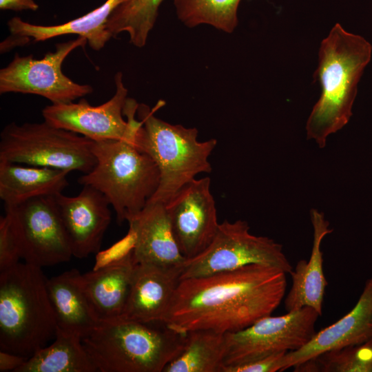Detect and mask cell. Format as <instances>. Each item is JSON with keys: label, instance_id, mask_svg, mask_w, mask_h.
<instances>
[{"label": "cell", "instance_id": "cb8c5ba5", "mask_svg": "<svg viewBox=\"0 0 372 372\" xmlns=\"http://www.w3.org/2000/svg\"><path fill=\"white\" fill-rule=\"evenodd\" d=\"M225 350V333L207 329L188 331L183 350L163 372H221Z\"/></svg>", "mask_w": 372, "mask_h": 372}, {"label": "cell", "instance_id": "8fae6325", "mask_svg": "<svg viewBox=\"0 0 372 372\" xmlns=\"http://www.w3.org/2000/svg\"><path fill=\"white\" fill-rule=\"evenodd\" d=\"M5 207L25 262L42 268L67 262L73 256L54 196Z\"/></svg>", "mask_w": 372, "mask_h": 372}, {"label": "cell", "instance_id": "8992f818", "mask_svg": "<svg viewBox=\"0 0 372 372\" xmlns=\"http://www.w3.org/2000/svg\"><path fill=\"white\" fill-rule=\"evenodd\" d=\"M93 169L78 178L101 192L113 207L116 221H130L156 192L160 172L154 161L129 139L93 141Z\"/></svg>", "mask_w": 372, "mask_h": 372}, {"label": "cell", "instance_id": "9c48e42d", "mask_svg": "<svg viewBox=\"0 0 372 372\" xmlns=\"http://www.w3.org/2000/svg\"><path fill=\"white\" fill-rule=\"evenodd\" d=\"M319 316L315 309L304 307L280 316H265L242 330L226 333L223 366L300 349L316 333Z\"/></svg>", "mask_w": 372, "mask_h": 372}, {"label": "cell", "instance_id": "2e32d148", "mask_svg": "<svg viewBox=\"0 0 372 372\" xmlns=\"http://www.w3.org/2000/svg\"><path fill=\"white\" fill-rule=\"evenodd\" d=\"M128 223L135 264L183 267L187 259L175 238L165 203H147Z\"/></svg>", "mask_w": 372, "mask_h": 372}, {"label": "cell", "instance_id": "e0dca14e", "mask_svg": "<svg viewBox=\"0 0 372 372\" xmlns=\"http://www.w3.org/2000/svg\"><path fill=\"white\" fill-rule=\"evenodd\" d=\"M183 268L135 264L127 301L117 320L164 322Z\"/></svg>", "mask_w": 372, "mask_h": 372}, {"label": "cell", "instance_id": "1f68e13d", "mask_svg": "<svg viewBox=\"0 0 372 372\" xmlns=\"http://www.w3.org/2000/svg\"><path fill=\"white\" fill-rule=\"evenodd\" d=\"M370 325H371V329H372V319H371V320Z\"/></svg>", "mask_w": 372, "mask_h": 372}, {"label": "cell", "instance_id": "ffe728a7", "mask_svg": "<svg viewBox=\"0 0 372 372\" xmlns=\"http://www.w3.org/2000/svg\"><path fill=\"white\" fill-rule=\"evenodd\" d=\"M127 1L107 0L90 12L59 25H35L14 17L8 21V27L17 45L26 43L30 38L38 42L61 35L76 34L85 38L91 48L99 50L112 37L107 28L108 19L114 10Z\"/></svg>", "mask_w": 372, "mask_h": 372}, {"label": "cell", "instance_id": "f546056e", "mask_svg": "<svg viewBox=\"0 0 372 372\" xmlns=\"http://www.w3.org/2000/svg\"><path fill=\"white\" fill-rule=\"evenodd\" d=\"M28 360V358L0 350V371H15Z\"/></svg>", "mask_w": 372, "mask_h": 372}, {"label": "cell", "instance_id": "83f0119b", "mask_svg": "<svg viewBox=\"0 0 372 372\" xmlns=\"http://www.w3.org/2000/svg\"><path fill=\"white\" fill-rule=\"evenodd\" d=\"M21 258L17 236L10 219L6 214L0 218V272L19 263Z\"/></svg>", "mask_w": 372, "mask_h": 372}, {"label": "cell", "instance_id": "7c38bea8", "mask_svg": "<svg viewBox=\"0 0 372 372\" xmlns=\"http://www.w3.org/2000/svg\"><path fill=\"white\" fill-rule=\"evenodd\" d=\"M114 81L115 94L105 103L93 106L82 99L78 103L47 105L41 112L44 121L93 141L132 138L134 126L123 117L128 90L121 72L116 74Z\"/></svg>", "mask_w": 372, "mask_h": 372}, {"label": "cell", "instance_id": "3957f363", "mask_svg": "<svg viewBox=\"0 0 372 372\" xmlns=\"http://www.w3.org/2000/svg\"><path fill=\"white\" fill-rule=\"evenodd\" d=\"M187 332L165 322L116 320L81 338L99 372H163L183 350Z\"/></svg>", "mask_w": 372, "mask_h": 372}, {"label": "cell", "instance_id": "ac0fdd59", "mask_svg": "<svg viewBox=\"0 0 372 372\" xmlns=\"http://www.w3.org/2000/svg\"><path fill=\"white\" fill-rule=\"evenodd\" d=\"M135 263L132 249L122 258L81 275V282L99 322H112L123 314Z\"/></svg>", "mask_w": 372, "mask_h": 372}, {"label": "cell", "instance_id": "d4e9b609", "mask_svg": "<svg viewBox=\"0 0 372 372\" xmlns=\"http://www.w3.org/2000/svg\"><path fill=\"white\" fill-rule=\"evenodd\" d=\"M165 0H127L118 6L108 19L107 28L112 37L125 32L137 48L147 43Z\"/></svg>", "mask_w": 372, "mask_h": 372}, {"label": "cell", "instance_id": "7a4b0ae2", "mask_svg": "<svg viewBox=\"0 0 372 372\" xmlns=\"http://www.w3.org/2000/svg\"><path fill=\"white\" fill-rule=\"evenodd\" d=\"M372 46L364 37L346 31L338 23L320 44L315 72L322 92L306 124L308 139L320 148L342 129L352 116L358 84L369 63Z\"/></svg>", "mask_w": 372, "mask_h": 372}, {"label": "cell", "instance_id": "6da1fadb", "mask_svg": "<svg viewBox=\"0 0 372 372\" xmlns=\"http://www.w3.org/2000/svg\"><path fill=\"white\" fill-rule=\"evenodd\" d=\"M287 285L285 272L259 264L180 280L164 322L182 332L238 331L271 316Z\"/></svg>", "mask_w": 372, "mask_h": 372}, {"label": "cell", "instance_id": "ba28073f", "mask_svg": "<svg viewBox=\"0 0 372 372\" xmlns=\"http://www.w3.org/2000/svg\"><path fill=\"white\" fill-rule=\"evenodd\" d=\"M247 221L225 220L208 247L198 256L186 260L180 280L209 276L259 264L290 273L293 267L282 246L274 240L250 233Z\"/></svg>", "mask_w": 372, "mask_h": 372}, {"label": "cell", "instance_id": "d6986e66", "mask_svg": "<svg viewBox=\"0 0 372 372\" xmlns=\"http://www.w3.org/2000/svg\"><path fill=\"white\" fill-rule=\"evenodd\" d=\"M313 227V244L308 261L300 260L289 273L292 285L285 297L287 312L309 307L320 316L322 313V303L327 286L323 270V253L321 244L324 237L333 231L324 214L316 209L310 211Z\"/></svg>", "mask_w": 372, "mask_h": 372}, {"label": "cell", "instance_id": "484cf974", "mask_svg": "<svg viewBox=\"0 0 372 372\" xmlns=\"http://www.w3.org/2000/svg\"><path fill=\"white\" fill-rule=\"evenodd\" d=\"M241 0H174L176 16L188 28L209 25L231 33L238 25Z\"/></svg>", "mask_w": 372, "mask_h": 372}, {"label": "cell", "instance_id": "4fadbf2b", "mask_svg": "<svg viewBox=\"0 0 372 372\" xmlns=\"http://www.w3.org/2000/svg\"><path fill=\"white\" fill-rule=\"evenodd\" d=\"M210 184L207 176L194 179L165 203L175 238L187 260L208 247L220 224Z\"/></svg>", "mask_w": 372, "mask_h": 372}, {"label": "cell", "instance_id": "277c9868", "mask_svg": "<svg viewBox=\"0 0 372 372\" xmlns=\"http://www.w3.org/2000/svg\"><path fill=\"white\" fill-rule=\"evenodd\" d=\"M41 267L19 262L0 272V350L31 357L56 337Z\"/></svg>", "mask_w": 372, "mask_h": 372}, {"label": "cell", "instance_id": "5b68a950", "mask_svg": "<svg viewBox=\"0 0 372 372\" xmlns=\"http://www.w3.org/2000/svg\"><path fill=\"white\" fill-rule=\"evenodd\" d=\"M164 104L160 101L151 109L138 103V118L142 122L136 146L156 163L160 172L158 189L149 202L166 203L183 186L201 173L212 170L209 157L217 140H198L195 127L173 125L157 118L154 112Z\"/></svg>", "mask_w": 372, "mask_h": 372}, {"label": "cell", "instance_id": "52a82bcc", "mask_svg": "<svg viewBox=\"0 0 372 372\" xmlns=\"http://www.w3.org/2000/svg\"><path fill=\"white\" fill-rule=\"evenodd\" d=\"M92 145L93 141L45 121L12 122L0 134V161L87 174L96 164Z\"/></svg>", "mask_w": 372, "mask_h": 372}, {"label": "cell", "instance_id": "4316f807", "mask_svg": "<svg viewBox=\"0 0 372 372\" xmlns=\"http://www.w3.org/2000/svg\"><path fill=\"white\" fill-rule=\"evenodd\" d=\"M293 368L296 372H372V337L324 352Z\"/></svg>", "mask_w": 372, "mask_h": 372}, {"label": "cell", "instance_id": "30bf717a", "mask_svg": "<svg viewBox=\"0 0 372 372\" xmlns=\"http://www.w3.org/2000/svg\"><path fill=\"white\" fill-rule=\"evenodd\" d=\"M87 43L79 37L56 45L41 59L32 55L16 54L12 61L0 70V93L32 94L43 96L52 104L68 103L92 92L90 85L75 83L62 72V64L76 48Z\"/></svg>", "mask_w": 372, "mask_h": 372}, {"label": "cell", "instance_id": "f1b7e54d", "mask_svg": "<svg viewBox=\"0 0 372 372\" xmlns=\"http://www.w3.org/2000/svg\"><path fill=\"white\" fill-rule=\"evenodd\" d=\"M287 352H279L240 364L224 366L221 372H276L279 363Z\"/></svg>", "mask_w": 372, "mask_h": 372}, {"label": "cell", "instance_id": "44dd1931", "mask_svg": "<svg viewBox=\"0 0 372 372\" xmlns=\"http://www.w3.org/2000/svg\"><path fill=\"white\" fill-rule=\"evenodd\" d=\"M76 269L47 279V289L57 329L81 338L101 322L96 318Z\"/></svg>", "mask_w": 372, "mask_h": 372}, {"label": "cell", "instance_id": "5bb4252c", "mask_svg": "<svg viewBox=\"0 0 372 372\" xmlns=\"http://www.w3.org/2000/svg\"><path fill=\"white\" fill-rule=\"evenodd\" d=\"M72 256L78 258L98 253L111 221L110 205L94 187L83 185L75 196H54Z\"/></svg>", "mask_w": 372, "mask_h": 372}, {"label": "cell", "instance_id": "9a60e30c", "mask_svg": "<svg viewBox=\"0 0 372 372\" xmlns=\"http://www.w3.org/2000/svg\"><path fill=\"white\" fill-rule=\"evenodd\" d=\"M372 276L354 307L340 320L316 332L300 349L286 353L279 371L298 366L324 352L364 342L372 337Z\"/></svg>", "mask_w": 372, "mask_h": 372}, {"label": "cell", "instance_id": "4dcf8cb0", "mask_svg": "<svg viewBox=\"0 0 372 372\" xmlns=\"http://www.w3.org/2000/svg\"><path fill=\"white\" fill-rule=\"evenodd\" d=\"M0 9L14 11H36L39 9V5L34 0H0Z\"/></svg>", "mask_w": 372, "mask_h": 372}, {"label": "cell", "instance_id": "7402d4cb", "mask_svg": "<svg viewBox=\"0 0 372 372\" xmlns=\"http://www.w3.org/2000/svg\"><path fill=\"white\" fill-rule=\"evenodd\" d=\"M70 172L0 161V198L5 206L42 196H56L68 186Z\"/></svg>", "mask_w": 372, "mask_h": 372}, {"label": "cell", "instance_id": "603a6c76", "mask_svg": "<svg viewBox=\"0 0 372 372\" xmlns=\"http://www.w3.org/2000/svg\"><path fill=\"white\" fill-rule=\"evenodd\" d=\"M81 337L57 329L54 342L36 353L14 372H96Z\"/></svg>", "mask_w": 372, "mask_h": 372}]
</instances>
